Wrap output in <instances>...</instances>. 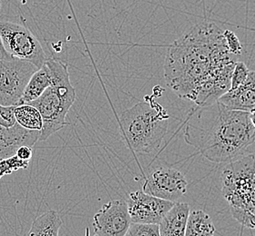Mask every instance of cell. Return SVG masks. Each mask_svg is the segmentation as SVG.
Instances as JSON below:
<instances>
[{"instance_id":"6da1fadb","label":"cell","mask_w":255,"mask_h":236,"mask_svg":"<svg viewBox=\"0 0 255 236\" xmlns=\"http://www.w3.org/2000/svg\"><path fill=\"white\" fill-rule=\"evenodd\" d=\"M237 57L228 50L224 31L204 21L168 46L163 65L165 83L177 97L194 102L204 83Z\"/></svg>"},{"instance_id":"7a4b0ae2","label":"cell","mask_w":255,"mask_h":236,"mask_svg":"<svg viewBox=\"0 0 255 236\" xmlns=\"http://www.w3.org/2000/svg\"><path fill=\"white\" fill-rule=\"evenodd\" d=\"M214 118L204 127L188 124L185 141L206 159L216 164H228L245 156L255 141V129L250 113L231 110L216 102Z\"/></svg>"},{"instance_id":"3957f363","label":"cell","mask_w":255,"mask_h":236,"mask_svg":"<svg viewBox=\"0 0 255 236\" xmlns=\"http://www.w3.org/2000/svg\"><path fill=\"white\" fill-rule=\"evenodd\" d=\"M169 115L153 101H143L125 110L119 118L120 132L128 148L139 154L158 151L168 129Z\"/></svg>"},{"instance_id":"277c9868","label":"cell","mask_w":255,"mask_h":236,"mask_svg":"<svg viewBox=\"0 0 255 236\" xmlns=\"http://www.w3.org/2000/svg\"><path fill=\"white\" fill-rule=\"evenodd\" d=\"M46 64L51 74L52 85L39 98L28 104L39 111L42 118L39 141H46L68 124L67 114L77 98L67 64L56 58H48Z\"/></svg>"},{"instance_id":"5b68a950","label":"cell","mask_w":255,"mask_h":236,"mask_svg":"<svg viewBox=\"0 0 255 236\" xmlns=\"http://www.w3.org/2000/svg\"><path fill=\"white\" fill-rule=\"evenodd\" d=\"M220 180L232 216L247 227L255 216V153L226 164Z\"/></svg>"},{"instance_id":"8992f818","label":"cell","mask_w":255,"mask_h":236,"mask_svg":"<svg viewBox=\"0 0 255 236\" xmlns=\"http://www.w3.org/2000/svg\"><path fill=\"white\" fill-rule=\"evenodd\" d=\"M0 37L6 53L11 57L30 62L40 68L48 59L40 42L26 26L0 21Z\"/></svg>"},{"instance_id":"52a82bcc","label":"cell","mask_w":255,"mask_h":236,"mask_svg":"<svg viewBox=\"0 0 255 236\" xmlns=\"http://www.w3.org/2000/svg\"><path fill=\"white\" fill-rule=\"evenodd\" d=\"M37 69L30 62L14 57L0 60V105L18 106L27 83Z\"/></svg>"},{"instance_id":"ba28073f","label":"cell","mask_w":255,"mask_h":236,"mask_svg":"<svg viewBox=\"0 0 255 236\" xmlns=\"http://www.w3.org/2000/svg\"><path fill=\"white\" fill-rule=\"evenodd\" d=\"M187 187L188 182L179 170L171 166H159L148 174L142 191L175 203L186 194Z\"/></svg>"},{"instance_id":"9c48e42d","label":"cell","mask_w":255,"mask_h":236,"mask_svg":"<svg viewBox=\"0 0 255 236\" xmlns=\"http://www.w3.org/2000/svg\"><path fill=\"white\" fill-rule=\"evenodd\" d=\"M127 203L132 223L157 226L174 205V202L148 195L143 191L131 193Z\"/></svg>"},{"instance_id":"30bf717a","label":"cell","mask_w":255,"mask_h":236,"mask_svg":"<svg viewBox=\"0 0 255 236\" xmlns=\"http://www.w3.org/2000/svg\"><path fill=\"white\" fill-rule=\"evenodd\" d=\"M132 221L125 200H113L94 216L93 228L98 236H125Z\"/></svg>"},{"instance_id":"8fae6325","label":"cell","mask_w":255,"mask_h":236,"mask_svg":"<svg viewBox=\"0 0 255 236\" xmlns=\"http://www.w3.org/2000/svg\"><path fill=\"white\" fill-rule=\"evenodd\" d=\"M227 109L255 112V71H250L245 82L235 89H230L217 101Z\"/></svg>"},{"instance_id":"7c38bea8","label":"cell","mask_w":255,"mask_h":236,"mask_svg":"<svg viewBox=\"0 0 255 236\" xmlns=\"http://www.w3.org/2000/svg\"><path fill=\"white\" fill-rule=\"evenodd\" d=\"M39 135L40 131L23 128L18 123L12 128H6L0 120V160L14 155L22 145L32 147L39 141Z\"/></svg>"},{"instance_id":"4fadbf2b","label":"cell","mask_w":255,"mask_h":236,"mask_svg":"<svg viewBox=\"0 0 255 236\" xmlns=\"http://www.w3.org/2000/svg\"><path fill=\"white\" fill-rule=\"evenodd\" d=\"M190 211L191 208L188 204L175 202L158 225L160 236H185Z\"/></svg>"},{"instance_id":"5bb4252c","label":"cell","mask_w":255,"mask_h":236,"mask_svg":"<svg viewBox=\"0 0 255 236\" xmlns=\"http://www.w3.org/2000/svg\"><path fill=\"white\" fill-rule=\"evenodd\" d=\"M51 85V74L45 62V64L32 75L25 88V91L23 93L18 106L29 104L36 100Z\"/></svg>"},{"instance_id":"9a60e30c","label":"cell","mask_w":255,"mask_h":236,"mask_svg":"<svg viewBox=\"0 0 255 236\" xmlns=\"http://www.w3.org/2000/svg\"><path fill=\"white\" fill-rule=\"evenodd\" d=\"M62 224L56 211H47L33 221L27 236H59Z\"/></svg>"},{"instance_id":"2e32d148","label":"cell","mask_w":255,"mask_h":236,"mask_svg":"<svg viewBox=\"0 0 255 236\" xmlns=\"http://www.w3.org/2000/svg\"><path fill=\"white\" fill-rule=\"evenodd\" d=\"M216 228L211 216L203 210H191L184 236H215Z\"/></svg>"},{"instance_id":"e0dca14e","label":"cell","mask_w":255,"mask_h":236,"mask_svg":"<svg viewBox=\"0 0 255 236\" xmlns=\"http://www.w3.org/2000/svg\"><path fill=\"white\" fill-rule=\"evenodd\" d=\"M14 115L16 123L23 128L31 131H41L43 121L39 111L35 107L28 104L15 106Z\"/></svg>"},{"instance_id":"ac0fdd59","label":"cell","mask_w":255,"mask_h":236,"mask_svg":"<svg viewBox=\"0 0 255 236\" xmlns=\"http://www.w3.org/2000/svg\"><path fill=\"white\" fill-rule=\"evenodd\" d=\"M29 163V161L19 159L15 154L0 160V179L5 175H11L17 170L27 169Z\"/></svg>"},{"instance_id":"d6986e66","label":"cell","mask_w":255,"mask_h":236,"mask_svg":"<svg viewBox=\"0 0 255 236\" xmlns=\"http://www.w3.org/2000/svg\"><path fill=\"white\" fill-rule=\"evenodd\" d=\"M125 236H161L157 225L133 224L128 229Z\"/></svg>"},{"instance_id":"ffe728a7","label":"cell","mask_w":255,"mask_h":236,"mask_svg":"<svg viewBox=\"0 0 255 236\" xmlns=\"http://www.w3.org/2000/svg\"><path fill=\"white\" fill-rule=\"evenodd\" d=\"M249 72H250V70L245 63L241 61L235 62V68L233 70L232 78H231V88L230 89H235L245 82V79L248 77Z\"/></svg>"},{"instance_id":"44dd1931","label":"cell","mask_w":255,"mask_h":236,"mask_svg":"<svg viewBox=\"0 0 255 236\" xmlns=\"http://www.w3.org/2000/svg\"><path fill=\"white\" fill-rule=\"evenodd\" d=\"M224 36H225L226 46H227L230 53L236 57L241 56L242 51H243V46H242L238 36L235 35V32L229 30V29H225L224 30Z\"/></svg>"},{"instance_id":"7402d4cb","label":"cell","mask_w":255,"mask_h":236,"mask_svg":"<svg viewBox=\"0 0 255 236\" xmlns=\"http://www.w3.org/2000/svg\"><path fill=\"white\" fill-rule=\"evenodd\" d=\"M33 154H34V151H33V148L31 146L22 145L16 150L15 154L19 159L30 162L32 157H33Z\"/></svg>"},{"instance_id":"603a6c76","label":"cell","mask_w":255,"mask_h":236,"mask_svg":"<svg viewBox=\"0 0 255 236\" xmlns=\"http://www.w3.org/2000/svg\"><path fill=\"white\" fill-rule=\"evenodd\" d=\"M9 58H11V57L5 51L3 44H2L1 37H0V60H5V59H9Z\"/></svg>"},{"instance_id":"cb8c5ba5","label":"cell","mask_w":255,"mask_h":236,"mask_svg":"<svg viewBox=\"0 0 255 236\" xmlns=\"http://www.w3.org/2000/svg\"><path fill=\"white\" fill-rule=\"evenodd\" d=\"M247 228H250V229H255V216H254L252 219H251L249 223H248V226Z\"/></svg>"},{"instance_id":"d4e9b609","label":"cell","mask_w":255,"mask_h":236,"mask_svg":"<svg viewBox=\"0 0 255 236\" xmlns=\"http://www.w3.org/2000/svg\"><path fill=\"white\" fill-rule=\"evenodd\" d=\"M250 118L251 122H252V124H253L254 128L255 129V113L251 114Z\"/></svg>"},{"instance_id":"484cf974","label":"cell","mask_w":255,"mask_h":236,"mask_svg":"<svg viewBox=\"0 0 255 236\" xmlns=\"http://www.w3.org/2000/svg\"><path fill=\"white\" fill-rule=\"evenodd\" d=\"M86 236H98L97 235H94V236H90V229H89V227H87L86 228Z\"/></svg>"},{"instance_id":"4316f807","label":"cell","mask_w":255,"mask_h":236,"mask_svg":"<svg viewBox=\"0 0 255 236\" xmlns=\"http://www.w3.org/2000/svg\"><path fill=\"white\" fill-rule=\"evenodd\" d=\"M0 11H1V0H0Z\"/></svg>"}]
</instances>
